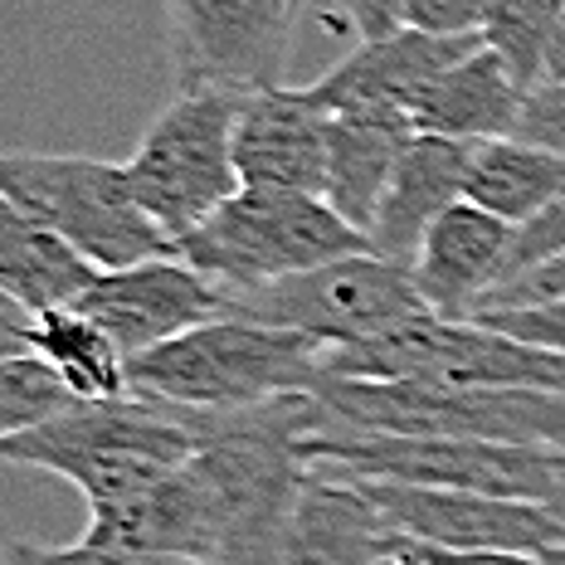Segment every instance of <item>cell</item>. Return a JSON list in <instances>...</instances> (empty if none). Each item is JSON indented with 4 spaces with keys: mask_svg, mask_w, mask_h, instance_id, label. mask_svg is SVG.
Returning <instances> with one entry per match:
<instances>
[{
    "mask_svg": "<svg viewBox=\"0 0 565 565\" xmlns=\"http://www.w3.org/2000/svg\"><path fill=\"white\" fill-rule=\"evenodd\" d=\"M361 482V478H351ZM366 498L385 512L405 541L434 551H522L541 556L565 546L561 516L541 502L492 498V492H458V488H405V482H361Z\"/></svg>",
    "mask_w": 565,
    "mask_h": 565,
    "instance_id": "11",
    "label": "cell"
},
{
    "mask_svg": "<svg viewBox=\"0 0 565 565\" xmlns=\"http://www.w3.org/2000/svg\"><path fill=\"white\" fill-rule=\"evenodd\" d=\"M561 185H565L561 157H551V151H541L522 137H498L473 147V157H468L463 200L508 220L512 230H522L526 220H536L561 195Z\"/></svg>",
    "mask_w": 565,
    "mask_h": 565,
    "instance_id": "23",
    "label": "cell"
},
{
    "mask_svg": "<svg viewBox=\"0 0 565 565\" xmlns=\"http://www.w3.org/2000/svg\"><path fill=\"white\" fill-rule=\"evenodd\" d=\"M332 117L312 103L308 88H258L239 98L234 117V167L258 191L327 195Z\"/></svg>",
    "mask_w": 565,
    "mask_h": 565,
    "instance_id": "13",
    "label": "cell"
},
{
    "mask_svg": "<svg viewBox=\"0 0 565 565\" xmlns=\"http://www.w3.org/2000/svg\"><path fill=\"white\" fill-rule=\"evenodd\" d=\"M302 463L361 482H405V488H458L492 498L541 502L565 482V449H526V444L488 439H439V434H356L322 429L298 444Z\"/></svg>",
    "mask_w": 565,
    "mask_h": 565,
    "instance_id": "3",
    "label": "cell"
},
{
    "mask_svg": "<svg viewBox=\"0 0 565 565\" xmlns=\"http://www.w3.org/2000/svg\"><path fill=\"white\" fill-rule=\"evenodd\" d=\"M98 278L103 268L88 264L64 234H54L20 205L0 200V292L15 312L40 317L78 308Z\"/></svg>",
    "mask_w": 565,
    "mask_h": 565,
    "instance_id": "21",
    "label": "cell"
},
{
    "mask_svg": "<svg viewBox=\"0 0 565 565\" xmlns=\"http://www.w3.org/2000/svg\"><path fill=\"white\" fill-rule=\"evenodd\" d=\"M561 20H565V0H492L482 40L516 74V84L532 93L546 78V54Z\"/></svg>",
    "mask_w": 565,
    "mask_h": 565,
    "instance_id": "24",
    "label": "cell"
},
{
    "mask_svg": "<svg viewBox=\"0 0 565 565\" xmlns=\"http://www.w3.org/2000/svg\"><path fill=\"white\" fill-rule=\"evenodd\" d=\"M468 157L473 147L449 137H415L399 157V171L391 181V191L381 200V215L371 225V249L395 264H415L424 234L434 230V220L449 215L463 200L468 185Z\"/></svg>",
    "mask_w": 565,
    "mask_h": 565,
    "instance_id": "19",
    "label": "cell"
},
{
    "mask_svg": "<svg viewBox=\"0 0 565 565\" xmlns=\"http://www.w3.org/2000/svg\"><path fill=\"white\" fill-rule=\"evenodd\" d=\"M556 258H565V185H561V195L551 200V205L541 210L536 220H526V225L516 230L502 288H508V282H516V278H526V274H536V268L556 264ZM488 302H492V298H488Z\"/></svg>",
    "mask_w": 565,
    "mask_h": 565,
    "instance_id": "26",
    "label": "cell"
},
{
    "mask_svg": "<svg viewBox=\"0 0 565 565\" xmlns=\"http://www.w3.org/2000/svg\"><path fill=\"white\" fill-rule=\"evenodd\" d=\"M6 565H200V561H167V556H127V551H103L88 541L74 546H40V541H15L6 551Z\"/></svg>",
    "mask_w": 565,
    "mask_h": 565,
    "instance_id": "28",
    "label": "cell"
},
{
    "mask_svg": "<svg viewBox=\"0 0 565 565\" xmlns=\"http://www.w3.org/2000/svg\"><path fill=\"white\" fill-rule=\"evenodd\" d=\"M302 0H167L175 93L278 88Z\"/></svg>",
    "mask_w": 565,
    "mask_h": 565,
    "instance_id": "10",
    "label": "cell"
},
{
    "mask_svg": "<svg viewBox=\"0 0 565 565\" xmlns=\"http://www.w3.org/2000/svg\"><path fill=\"white\" fill-rule=\"evenodd\" d=\"M6 347L34 351L40 361L68 381V391L78 399H122L132 395L127 381V356L122 347L103 332L84 308H58V312H40V317H15L6 322Z\"/></svg>",
    "mask_w": 565,
    "mask_h": 565,
    "instance_id": "22",
    "label": "cell"
},
{
    "mask_svg": "<svg viewBox=\"0 0 565 565\" xmlns=\"http://www.w3.org/2000/svg\"><path fill=\"white\" fill-rule=\"evenodd\" d=\"M415 546V541H409ZM415 556L424 565H546L541 556H522V551H434L415 546Z\"/></svg>",
    "mask_w": 565,
    "mask_h": 565,
    "instance_id": "33",
    "label": "cell"
},
{
    "mask_svg": "<svg viewBox=\"0 0 565 565\" xmlns=\"http://www.w3.org/2000/svg\"><path fill=\"white\" fill-rule=\"evenodd\" d=\"M541 561H546V565H565V546H551V551H541Z\"/></svg>",
    "mask_w": 565,
    "mask_h": 565,
    "instance_id": "37",
    "label": "cell"
},
{
    "mask_svg": "<svg viewBox=\"0 0 565 565\" xmlns=\"http://www.w3.org/2000/svg\"><path fill=\"white\" fill-rule=\"evenodd\" d=\"M327 351L298 332L215 317L195 332L127 361L132 395L181 415H239L288 395H317L327 381Z\"/></svg>",
    "mask_w": 565,
    "mask_h": 565,
    "instance_id": "1",
    "label": "cell"
},
{
    "mask_svg": "<svg viewBox=\"0 0 565 565\" xmlns=\"http://www.w3.org/2000/svg\"><path fill=\"white\" fill-rule=\"evenodd\" d=\"M522 108H526V88L516 84L512 68L482 44L463 64L444 68L434 84H424L415 98H409L405 113H409V122H415V132H424V137H449V141L482 147V141L516 137Z\"/></svg>",
    "mask_w": 565,
    "mask_h": 565,
    "instance_id": "18",
    "label": "cell"
},
{
    "mask_svg": "<svg viewBox=\"0 0 565 565\" xmlns=\"http://www.w3.org/2000/svg\"><path fill=\"white\" fill-rule=\"evenodd\" d=\"M551 512H556V516H561V526H565V482H561L556 498H551Z\"/></svg>",
    "mask_w": 565,
    "mask_h": 565,
    "instance_id": "38",
    "label": "cell"
},
{
    "mask_svg": "<svg viewBox=\"0 0 565 565\" xmlns=\"http://www.w3.org/2000/svg\"><path fill=\"white\" fill-rule=\"evenodd\" d=\"M351 254H371V239L351 230L322 195L258 191L244 185L225 210L181 239V258L230 292H258L268 282L312 274Z\"/></svg>",
    "mask_w": 565,
    "mask_h": 565,
    "instance_id": "4",
    "label": "cell"
},
{
    "mask_svg": "<svg viewBox=\"0 0 565 565\" xmlns=\"http://www.w3.org/2000/svg\"><path fill=\"white\" fill-rule=\"evenodd\" d=\"M405 546V536L385 522L366 488L327 468H312L298 508L282 532L278 565H381Z\"/></svg>",
    "mask_w": 565,
    "mask_h": 565,
    "instance_id": "17",
    "label": "cell"
},
{
    "mask_svg": "<svg viewBox=\"0 0 565 565\" xmlns=\"http://www.w3.org/2000/svg\"><path fill=\"white\" fill-rule=\"evenodd\" d=\"M381 565H424V561L415 556V546H409V541H405V546H399V551H395V556H391V561H381Z\"/></svg>",
    "mask_w": 565,
    "mask_h": 565,
    "instance_id": "35",
    "label": "cell"
},
{
    "mask_svg": "<svg viewBox=\"0 0 565 565\" xmlns=\"http://www.w3.org/2000/svg\"><path fill=\"white\" fill-rule=\"evenodd\" d=\"M556 298H565V258L508 282V288H498L488 308H536V302H556Z\"/></svg>",
    "mask_w": 565,
    "mask_h": 565,
    "instance_id": "31",
    "label": "cell"
},
{
    "mask_svg": "<svg viewBox=\"0 0 565 565\" xmlns=\"http://www.w3.org/2000/svg\"><path fill=\"white\" fill-rule=\"evenodd\" d=\"M541 84H565V20L556 30V40H551V54H546V78Z\"/></svg>",
    "mask_w": 565,
    "mask_h": 565,
    "instance_id": "34",
    "label": "cell"
},
{
    "mask_svg": "<svg viewBox=\"0 0 565 565\" xmlns=\"http://www.w3.org/2000/svg\"><path fill=\"white\" fill-rule=\"evenodd\" d=\"M399 15H405V0H356L351 6V30H356V40H381V34L405 30Z\"/></svg>",
    "mask_w": 565,
    "mask_h": 565,
    "instance_id": "32",
    "label": "cell"
},
{
    "mask_svg": "<svg viewBox=\"0 0 565 565\" xmlns=\"http://www.w3.org/2000/svg\"><path fill=\"white\" fill-rule=\"evenodd\" d=\"M322 366L332 381L371 385H482V391H541L565 395V356L526 347L498 327L444 322L424 312L395 332L361 341V347L327 351Z\"/></svg>",
    "mask_w": 565,
    "mask_h": 565,
    "instance_id": "6",
    "label": "cell"
},
{
    "mask_svg": "<svg viewBox=\"0 0 565 565\" xmlns=\"http://www.w3.org/2000/svg\"><path fill=\"white\" fill-rule=\"evenodd\" d=\"M482 34H424V30H395L381 40H356V50L337 58L317 84H308L312 103L327 117L337 113H366V108H409V98L434 84L444 68L463 64L482 50Z\"/></svg>",
    "mask_w": 565,
    "mask_h": 565,
    "instance_id": "15",
    "label": "cell"
},
{
    "mask_svg": "<svg viewBox=\"0 0 565 565\" xmlns=\"http://www.w3.org/2000/svg\"><path fill=\"white\" fill-rule=\"evenodd\" d=\"M351 6H356V0H332L337 20H341V25H347V30H351Z\"/></svg>",
    "mask_w": 565,
    "mask_h": 565,
    "instance_id": "36",
    "label": "cell"
},
{
    "mask_svg": "<svg viewBox=\"0 0 565 565\" xmlns=\"http://www.w3.org/2000/svg\"><path fill=\"white\" fill-rule=\"evenodd\" d=\"M512 239L516 230L508 220L458 200L449 215L434 220L415 264H409L424 308L444 317V322H473L488 308L492 292L502 288V278H508Z\"/></svg>",
    "mask_w": 565,
    "mask_h": 565,
    "instance_id": "16",
    "label": "cell"
},
{
    "mask_svg": "<svg viewBox=\"0 0 565 565\" xmlns=\"http://www.w3.org/2000/svg\"><path fill=\"white\" fill-rule=\"evenodd\" d=\"M424 312L429 308L415 288V274L371 249L322 264L312 274L268 282L258 292H234L225 317H249V322L278 327V332L308 337L322 351H341L395 332Z\"/></svg>",
    "mask_w": 565,
    "mask_h": 565,
    "instance_id": "9",
    "label": "cell"
},
{
    "mask_svg": "<svg viewBox=\"0 0 565 565\" xmlns=\"http://www.w3.org/2000/svg\"><path fill=\"white\" fill-rule=\"evenodd\" d=\"M473 322L498 327V332L526 341V347H541V351L565 356V298L536 302V308H482Z\"/></svg>",
    "mask_w": 565,
    "mask_h": 565,
    "instance_id": "27",
    "label": "cell"
},
{
    "mask_svg": "<svg viewBox=\"0 0 565 565\" xmlns=\"http://www.w3.org/2000/svg\"><path fill=\"white\" fill-rule=\"evenodd\" d=\"M492 0H405V30L424 34H482Z\"/></svg>",
    "mask_w": 565,
    "mask_h": 565,
    "instance_id": "29",
    "label": "cell"
},
{
    "mask_svg": "<svg viewBox=\"0 0 565 565\" xmlns=\"http://www.w3.org/2000/svg\"><path fill=\"white\" fill-rule=\"evenodd\" d=\"M415 122L399 108H366L332 117V157H327V205L371 239L381 200L391 191L399 157L415 141Z\"/></svg>",
    "mask_w": 565,
    "mask_h": 565,
    "instance_id": "20",
    "label": "cell"
},
{
    "mask_svg": "<svg viewBox=\"0 0 565 565\" xmlns=\"http://www.w3.org/2000/svg\"><path fill=\"white\" fill-rule=\"evenodd\" d=\"M322 409L337 429L356 434H439V439H488L526 449H565V395L482 391V385H371L327 375Z\"/></svg>",
    "mask_w": 565,
    "mask_h": 565,
    "instance_id": "7",
    "label": "cell"
},
{
    "mask_svg": "<svg viewBox=\"0 0 565 565\" xmlns=\"http://www.w3.org/2000/svg\"><path fill=\"white\" fill-rule=\"evenodd\" d=\"M88 546L127 551V556H167V561H200L220 565L225 551V526H220L215 498L200 478L195 458L175 468L171 478L151 482L147 492L108 508H88Z\"/></svg>",
    "mask_w": 565,
    "mask_h": 565,
    "instance_id": "14",
    "label": "cell"
},
{
    "mask_svg": "<svg viewBox=\"0 0 565 565\" xmlns=\"http://www.w3.org/2000/svg\"><path fill=\"white\" fill-rule=\"evenodd\" d=\"M234 117L239 93H175L122 161L141 210L175 249L244 191L234 167Z\"/></svg>",
    "mask_w": 565,
    "mask_h": 565,
    "instance_id": "8",
    "label": "cell"
},
{
    "mask_svg": "<svg viewBox=\"0 0 565 565\" xmlns=\"http://www.w3.org/2000/svg\"><path fill=\"white\" fill-rule=\"evenodd\" d=\"M200 454L195 424L175 409L147 405L137 395L93 399L68 409L64 419L40 424L30 434L0 439L6 463H25L40 473L68 478L88 498V508H108L147 492Z\"/></svg>",
    "mask_w": 565,
    "mask_h": 565,
    "instance_id": "2",
    "label": "cell"
},
{
    "mask_svg": "<svg viewBox=\"0 0 565 565\" xmlns=\"http://www.w3.org/2000/svg\"><path fill=\"white\" fill-rule=\"evenodd\" d=\"M78 405H88V399L68 391V381L50 361H40L34 351L6 347V356H0V439H15V434H30L40 424H54Z\"/></svg>",
    "mask_w": 565,
    "mask_h": 565,
    "instance_id": "25",
    "label": "cell"
},
{
    "mask_svg": "<svg viewBox=\"0 0 565 565\" xmlns=\"http://www.w3.org/2000/svg\"><path fill=\"white\" fill-rule=\"evenodd\" d=\"M516 137L565 161V84H536L532 93H526Z\"/></svg>",
    "mask_w": 565,
    "mask_h": 565,
    "instance_id": "30",
    "label": "cell"
},
{
    "mask_svg": "<svg viewBox=\"0 0 565 565\" xmlns=\"http://www.w3.org/2000/svg\"><path fill=\"white\" fill-rule=\"evenodd\" d=\"M78 308L132 361L141 351H157L167 341L225 317L230 292L220 282H210L200 268H191L181 254H171V258H147V264L103 274Z\"/></svg>",
    "mask_w": 565,
    "mask_h": 565,
    "instance_id": "12",
    "label": "cell"
},
{
    "mask_svg": "<svg viewBox=\"0 0 565 565\" xmlns=\"http://www.w3.org/2000/svg\"><path fill=\"white\" fill-rule=\"evenodd\" d=\"M0 195L54 234H64L103 274L181 254L141 210L122 161L68 157V151H6Z\"/></svg>",
    "mask_w": 565,
    "mask_h": 565,
    "instance_id": "5",
    "label": "cell"
}]
</instances>
